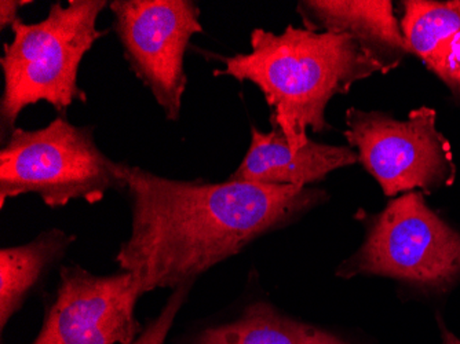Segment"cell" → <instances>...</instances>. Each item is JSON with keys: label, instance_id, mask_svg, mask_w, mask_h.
I'll return each mask as SVG.
<instances>
[{"label": "cell", "instance_id": "obj_7", "mask_svg": "<svg viewBox=\"0 0 460 344\" xmlns=\"http://www.w3.org/2000/svg\"><path fill=\"white\" fill-rule=\"evenodd\" d=\"M113 30L124 58L167 120L177 121L188 76L190 39L203 33L200 7L190 0H113Z\"/></svg>", "mask_w": 460, "mask_h": 344}, {"label": "cell", "instance_id": "obj_10", "mask_svg": "<svg viewBox=\"0 0 460 344\" xmlns=\"http://www.w3.org/2000/svg\"><path fill=\"white\" fill-rule=\"evenodd\" d=\"M306 30L346 33L378 57L387 71L407 54L402 25L390 0H306L299 2Z\"/></svg>", "mask_w": 460, "mask_h": 344}, {"label": "cell", "instance_id": "obj_12", "mask_svg": "<svg viewBox=\"0 0 460 344\" xmlns=\"http://www.w3.org/2000/svg\"><path fill=\"white\" fill-rule=\"evenodd\" d=\"M178 344H356L280 312L268 300L248 304L236 317L183 333Z\"/></svg>", "mask_w": 460, "mask_h": 344}, {"label": "cell", "instance_id": "obj_8", "mask_svg": "<svg viewBox=\"0 0 460 344\" xmlns=\"http://www.w3.org/2000/svg\"><path fill=\"white\" fill-rule=\"evenodd\" d=\"M142 296L130 271L97 276L77 263L61 266L58 286L30 344H133L144 330L136 315Z\"/></svg>", "mask_w": 460, "mask_h": 344}, {"label": "cell", "instance_id": "obj_13", "mask_svg": "<svg viewBox=\"0 0 460 344\" xmlns=\"http://www.w3.org/2000/svg\"><path fill=\"white\" fill-rule=\"evenodd\" d=\"M76 235L58 227L46 230L25 244L0 250V330L4 332L33 292L59 265Z\"/></svg>", "mask_w": 460, "mask_h": 344}, {"label": "cell", "instance_id": "obj_5", "mask_svg": "<svg viewBox=\"0 0 460 344\" xmlns=\"http://www.w3.org/2000/svg\"><path fill=\"white\" fill-rule=\"evenodd\" d=\"M389 277L428 294L448 292L460 279V233L408 191L375 216L360 250L338 269V276Z\"/></svg>", "mask_w": 460, "mask_h": 344}, {"label": "cell", "instance_id": "obj_11", "mask_svg": "<svg viewBox=\"0 0 460 344\" xmlns=\"http://www.w3.org/2000/svg\"><path fill=\"white\" fill-rule=\"evenodd\" d=\"M402 31L408 53L422 59L460 101V0L404 2Z\"/></svg>", "mask_w": 460, "mask_h": 344}, {"label": "cell", "instance_id": "obj_16", "mask_svg": "<svg viewBox=\"0 0 460 344\" xmlns=\"http://www.w3.org/2000/svg\"><path fill=\"white\" fill-rule=\"evenodd\" d=\"M437 322H438V328H440L441 344H460V339L456 338V336L446 327L443 318L437 317Z\"/></svg>", "mask_w": 460, "mask_h": 344}, {"label": "cell", "instance_id": "obj_9", "mask_svg": "<svg viewBox=\"0 0 460 344\" xmlns=\"http://www.w3.org/2000/svg\"><path fill=\"white\" fill-rule=\"evenodd\" d=\"M356 162L358 154L350 147L331 146L309 139L301 150L294 152L278 126H271L270 133L251 127L250 147L229 180L309 188L312 183L324 181L333 171Z\"/></svg>", "mask_w": 460, "mask_h": 344}, {"label": "cell", "instance_id": "obj_4", "mask_svg": "<svg viewBox=\"0 0 460 344\" xmlns=\"http://www.w3.org/2000/svg\"><path fill=\"white\" fill-rule=\"evenodd\" d=\"M94 127L58 115L38 130L17 127L0 149V206L35 195L50 208L71 201L97 204L126 191V163L113 162L94 138Z\"/></svg>", "mask_w": 460, "mask_h": 344}, {"label": "cell", "instance_id": "obj_15", "mask_svg": "<svg viewBox=\"0 0 460 344\" xmlns=\"http://www.w3.org/2000/svg\"><path fill=\"white\" fill-rule=\"evenodd\" d=\"M27 4H32V2L30 0H2L0 2V28L6 30L7 27H13L20 20L18 13H20L21 7L27 6Z\"/></svg>", "mask_w": 460, "mask_h": 344}, {"label": "cell", "instance_id": "obj_14", "mask_svg": "<svg viewBox=\"0 0 460 344\" xmlns=\"http://www.w3.org/2000/svg\"><path fill=\"white\" fill-rule=\"evenodd\" d=\"M193 286L195 284H183L172 289L159 314L146 321L144 330L133 344H164L169 338L170 331L174 327L175 318L185 306Z\"/></svg>", "mask_w": 460, "mask_h": 344}, {"label": "cell", "instance_id": "obj_1", "mask_svg": "<svg viewBox=\"0 0 460 344\" xmlns=\"http://www.w3.org/2000/svg\"><path fill=\"white\" fill-rule=\"evenodd\" d=\"M131 226L115 262L142 292L196 284L268 233L288 226L327 200L324 191L227 180H170L128 165Z\"/></svg>", "mask_w": 460, "mask_h": 344}, {"label": "cell", "instance_id": "obj_3", "mask_svg": "<svg viewBox=\"0 0 460 344\" xmlns=\"http://www.w3.org/2000/svg\"><path fill=\"white\" fill-rule=\"evenodd\" d=\"M110 7L107 0L56 2L45 20L27 24L18 20L13 40L4 43L0 66L4 94L0 98L2 142L17 128L25 108L48 102L66 116L75 102L87 103L79 87V68L93 46L110 31L98 28V18Z\"/></svg>", "mask_w": 460, "mask_h": 344}, {"label": "cell", "instance_id": "obj_6", "mask_svg": "<svg viewBox=\"0 0 460 344\" xmlns=\"http://www.w3.org/2000/svg\"><path fill=\"white\" fill-rule=\"evenodd\" d=\"M436 110L422 106L407 120L351 108L345 137L386 196L452 185L456 167L451 144L437 130Z\"/></svg>", "mask_w": 460, "mask_h": 344}, {"label": "cell", "instance_id": "obj_2", "mask_svg": "<svg viewBox=\"0 0 460 344\" xmlns=\"http://www.w3.org/2000/svg\"><path fill=\"white\" fill-rule=\"evenodd\" d=\"M250 43V53L221 57L225 68L214 75L254 83L270 108L271 126L283 131L294 152L309 142L307 131L327 128L325 110L335 95L346 94L354 83L372 75L389 72L346 33L288 25L278 35L257 28Z\"/></svg>", "mask_w": 460, "mask_h": 344}]
</instances>
